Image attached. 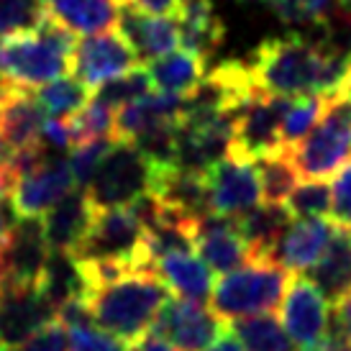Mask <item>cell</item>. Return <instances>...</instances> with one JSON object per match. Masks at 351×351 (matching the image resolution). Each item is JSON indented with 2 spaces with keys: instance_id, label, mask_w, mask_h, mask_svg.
Instances as JSON below:
<instances>
[{
  "instance_id": "obj_1",
  "label": "cell",
  "mask_w": 351,
  "mask_h": 351,
  "mask_svg": "<svg viewBox=\"0 0 351 351\" xmlns=\"http://www.w3.org/2000/svg\"><path fill=\"white\" fill-rule=\"evenodd\" d=\"M252 77L272 95H343L351 80V51H341L328 41H308L277 36L262 41L252 57Z\"/></svg>"
},
{
  "instance_id": "obj_2",
  "label": "cell",
  "mask_w": 351,
  "mask_h": 351,
  "mask_svg": "<svg viewBox=\"0 0 351 351\" xmlns=\"http://www.w3.org/2000/svg\"><path fill=\"white\" fill-rule=\"evenodd\" d=\"M169 298L167 285L149 269H131L123 277L88 295L93 321L121 341L136 343L154 323L159 308Z\"/></svg>"
},
{
  "instance_id": "obj_3",
  "label": "cell",
  "mask_w": 351,
  "mask_h": 351,
  "mask_svg": "<svg viewBox=\"0 0 351 351\" xmlns=\"http://www.w3.org/2000/svg\"><path fill=\"white\" fill-rule=\"evenodd\" d=\"M75 34L47 16L39 29L0 39V77L16 88L36 90L72 72Z\"/></svg>"
},
{
  "instance_id": "obj_4",
  "label": "cell",
  "mask_w": 351,
  "mask_h": 351,
  "mask_svg": "<svg viewBox=\"0 0 351 351\" xmlns=\"http://www.w3.org/2000/svg\"><path fill=\"white\" fill-rule=\"evenodd\" d=\"M293 282V272L272 259H254L239 267L234 272H226L213 285V311L223 321L272 313L282 302L287 287Z\"/></svg>"
},
{
  "instance_id": "obj_5",
  "label": "cell",
  "mask_w": 351,
  "mask_h": 351,
  "mask_svg": "<svg viewBox=\"0 0 351 351\" xmlns=\"http://www.w3.org/2000/svg\"><path fill=\"white\" fill-rule=\"evenodd\" d=\"M300 177L328 180L351 162V95L328 98L318 123L293 149H285Z\"/></svg>"
},
{
  "instance_id": "obj_6",
  "label": "cell",
  "mask_w": 351,
  "mask_h": 351,
  "mask_svg": "<svg viewBox=\"0 0 351 351\" xmlns=\"http://www.w3.org/2000/svg\"><path fill=\"white\" fill-rule=\"evenodd\" d=\"M152 177L154 165L144 156V152L128 138H116L108 154L100 159L95 175L90 177L85 193L95 210L118 208L134 203L138 195L152 190Z\"/></svg>"
},
{
  "instance_id": "obj_7",
  "label": "cell",
  "mask_w": 351,
  "mask_h": 351,
  "mask_svg": "<svg viewBox=\"0 0 351 351\" xmlns=\"http://www.w3.org/2000/svg\"><path fill=\"white\" fill-rule=\"evenodd\" d=\"M72 254L80 262L113 259V262H123L131 269L152 272V262L144 249V228L128 205L95 210L88 234Z\"/></svg>"
},
{
  "instance_id": "obj_8",
  "label": "cell",
  "mask_w": 351,
  "mask_h": 351,
  "mask_svg": "<svg viewBox=\"0 0 351 351\" xmlns=\"http://www.w3.org/2000/svg\"><path fill=\"white\" fill-rule=\"evenodd\" d=\"M293 98L290 95H272L262 88L254 90L239 108L234 147H231L228 156L256 162L262 156L282 154L285 147L282 136H280V123H282L285 110Z\"/></svg>"
},
{
  "instance_id": "obj_9",
  "label": "cell",
  "mask_w": 351,
  "mask_h": 351,
  "mask_svg": "<svg viewBox=\"0 0 351 351\" xmlns=\"http://www.w3.org/2000/svg\"><path fill=\"white\" fill-rule=\"evenodd\" d=\"M226 326L228 321H223L215 311H208L203 302L167 298L149 333L169 341L180 351H203L226 331Z\"/></svg>"
},
{
  "instance_id": "obj_10",
  "label": "cell",
  "mask_w": 351,
  "mask_h": 351,
  "mask_svg": "<svg viewBox=\"0 0 351 351\" xmlns=\"http://www.w3.org/2000/svg\"><path fill=\"white\" fill-rule=\"evenodd\" d=\"M57 318V308L39 285L3 282L0 287V351H16Z\"/></svg>"
},
{
  "instance_id": "obj_11",
  "label": "cell",
  "mask_w": 351,
  "mask_h": 351,
  "mask_svg": "<svg viewBox=\"0 0 351 351\" xmlns=\"http://www.w3.org/2000/svg\"><path fill=\"white\" fill-rule=\"evenodd\" d=\"M138 54L128 39L118 29L103 31L85 36L75 47V59H72V72L80 82H85L90 90L108 82V80L126 75L138 67Z\"/></svg>"
},
{
  "instance_id": "obj_12",
  "label": "cell",
  "mask_w": 351,
  "mask_h": 351,
  "mask_svg": "<svg viewBox=\"0 0 351 351\" xmlns=\"http://www.w3.org/2000/svg\"><path fill=\"white\" fill-rule=\"evenodd\" d=\"M210 210L221 215H244L262 200V187L254 162L226 156L205 172Z\"/></svg>"
},
{
  "instance_id": "obj_13",
  "label": "cell",
  "mask_w": 351,
  "mask_h": 351,
  "mask_svg": "<svg viewBox=\"0 0 351 351\" xmlns=\"http://www.w3.org/2000/svg\"><path fill=\"white\" fill-rule=\"evenodd\" d=\"M328 300L321 290L305 277L293 280L282 298V326L295 346L300 351L313 349L328 331Z\"/></svg>"
},
{
  "instance_id": "obj_14",
  "label": "cell",
  "mask_w": 351,
  "mask_h": 351,
  "mask_svg": "<svg viewBox=\"0 0 351 351\" xmlns=\"http://www.w3.org/2000/svg\"><path fill=\"white\" fill-rule=\"evenodd\" d=\"M75 185L69 162L62 154H49L39 167L21 175L13 185V205L21 215H44Z\"/></svg>"
},
{
  "instance_id": "obj_15",
  "label": "cell",
  "mask_w": 351,
  "mask_h": 351,
  "mask_svg": "<svg viewBox=\"0 0 351 351\" xmlns=\"http://www.w3.org/2000/svg\"><path fill=\"white\" fill-rule=\"evenodd\" d=\"M195 249L213 272H234L254 262L252 246L239 234L234 215L208 213L195 226Z\"/></svg>"
},
{
  "instance_id": "obj_16",
  "label": "cell",
  "mask_w": 351,
  "mask_h": 351,
  "mask_svg": "<svg viewBox=\"0 0 351 351\" xmlns=\"http://www.w3.org/2000/svg\"><path fill=\"white\" fill-rule=\"evenodd\" d=\"M47 256H49V244L44 236L41 215H21L3 244L5 282L39 285Z\"/></svg>"
},
{
  "instance_id": "obj_17",
  "label": "cell",
  "mask_w": 351,
  "mask_h": 351,
  "mask_svg": "<svg viewBox=\"0 0 351 351\" xmlns=\"http://www.w3.org/2000/svg\"><path fill=\"white\" fill-rule=\"evenodd\" d=\"M336 223L326 215L318 218H298L285 228V234L277 239V244L269 252V259L282 264L290 272H308L318 262L331 241Z\"/></svg>"
},
{
  "instance_id": "obj_18",
  "label": "cell",
  "mask_w": 351,
  "mask_h": 351,
  "mask_svg": "<svg viewBox=\"0 0 351 351\" xmlns=\"http://www.w3.org/2000/svg\"><path fill=\"white\" fill-rule=\"evenodd\" d=\"M118 31L128 39L141 62H154L180 47V26L169 16H154L134 5L118 8Z\"/></svg>"
},
{
  "instance_id": "obj_19",
  "label": "cell",
  "mask_w": 351,
  "mask_h": 351,
  "mask_svg": "<svg viewBox=\"0 0 351 351\" xmlns=\"http://www.w3.org/2000/svg\"><path fill=\"white\" fill-rule=\"evenodd\" d=\"M95 218V208L90 203L85 187L69 190L59 203H54L44 213V236L47 244L54 252H75L77 244L85 239L90 223Z\"/></svg>"
},
{
  "instance_id": "obj_20",
  "label": "cell",
  "mask_w": 351,
  "mask_h": 351,
  "mask_svg": "<svg viewBox=\"0 0 351 351\" xmlns=\"http://www.w3.org/2000/svg\"><path fill=\"white\" fill-rule=\"evenodd\" d=\"M152 193L162 197V203L185 213L193 221H200L210 210V197H208V182L203 172L185 169V167H154L152 177Z\"/></svg>"
},
{
  "instance_id": "obj_21",
  "label": "cell",
  "mask_w": 351,
  "mask_h": 351,
  "mask_svg": "<svg viewBox=\"0 0 351 351\" xmlns=\"http://www.w3.org/2000/svg\"><path fill=\"white\" fill-rule=\"evenodd\" d=\"M154 274L167 285V290L193 302H208L213 295V269L193 252L165 254L154 262Z\"/></svg>"
},
{
  "instance_id": "obj_22",
  "label": "cell",
  "mask_w": 351,
  "mask_h": 351,
  "mask_svg": "<svg viewBox=\"0 0 351 351\" xmlns=\"http://www.w3.org/2000/svg\"><path fill=\"white\" fill-rule=\"evenodd\" d=\"M47 113L36 100L34 90L8 85L0 98V131L16 149L31 147L39 141Z\"/></svg>"
},
{
  "instance_id": "obj_23",
  "label": "cell",
  "mask_w": 351,
  "mask_h": 351,
  "mask_svg": "<svg viewBox=\"0 0 351 351\" xmlns=\"http://www.w3.org/2000/svg\"><path fill=\"white\" fill-rule=\"evenodd\" d=\"M311 280L328 302H339L351 290V236L346 226H336L326 252L308 269Z\"/></svg>"
},
{
  "instance_id": "obj_24",
  "label": "cell",
  "mask_w": 351,
  "mask_h": 351,
  "mask_svg": "<svg viewBox=\"0 0 351 351\" xmlns=\"http://www.w3.org/2000/svg\"><path fill=\"white\" fill-rule=\"evenodd\" d=\"M177 21H180V44L185 49L195 51L205 62L223 44L226 26L215 16L210 0H182V10Z\"/></svg>"
},
{
  "instance_id": "obj_25",
  "label": "cell",
  "mask_w": 351,
  "mask_h": 351,
  "mask_svg": "<svg viewBox=\"0 0 351 351\" xmlns=\"http://www.w3.org/2000/svg\"><path fill=\"white\" fill-rule=\"evenodd\" d=\"M49 16L75 36H93L118 29L116 0H44Z\"/></svg>"
},
{
  "instance_id": "obj_26",
  "label": "cell",
  "mask_w": 351,
  "mask_h": 351,
  "mask_svg": "<svg viewBox=\"0 0 351 351\" xmlns=\"http://www.w3.org/2000/svg\"><path fill=\"white\" fill-rule=\"evenodd\" d=\"M293 218L295 215L287 210L285 203H264L254 205L252 210L239 215L236 226L246 244L252 246L254 259H269L272 246L285 234V228L293 223Z\"/></svg>"
},
{
  "instance_id": "obj_27",
  "label": "cell",
  "mask_w": 351,
  "mask_h": 351,
  "mask_svg": "<svg viewBox=\"0 0 351 351\" xmlns=\"http://www.w3.org/2000/svg\"><path fill=\"white\" fill-rule=\"evenodd\" d=\"M39 287L54 308L75 298H88L90 293L82 262L72 252H54V249H49L44 272L39 277Z\"/></svg>"
},
{
  "instance_id": "obj_28",
  "label": "cell",
  "mask_w": 351,
  "mask_h": 351,
  "mask_svg": "<svg viewBox=\"0 0 351 351\" xmlns=\"http://www.w3.org/2000/svg\"><path fill=\"white\" fill-rule=\"evenodd\" d=\"M147 64L149 77L156 88L180 93V95H190L208 75L205 59L190 49H175L165 57L154 59V62H147Z\"/></svg>"
},
{
  "instance_id": "obj_29",
  "label": "cell",
  "mask_w": 351,
  "mask_h": 351,
  "mask_svg": "<svg viewBox=\"0 0 351 351\" xmlns=\"http://www.w3.org/2000/svg\"><path fill=\"white\" fill-rule=\"evenodd\" d=\"M228 328L244 343L246 351H298L295 341L285 333L282 323L272 313H256L228 321Z\"/></svg>"
},
{
  "instance_id": "obj_30",
  "label": "cell",
  "mask_w": 351,
  "mask_h": 351,
  "mask_svg": "<svg viewBox=\"0 0 351 351\" xmlns=\"http://www.w3.org/2000/svg\"><path fill=\"white\" fill-rule=\"evenodd\" d=\"M259 187H262L264 203H287V197L293 195V190L300 182V172L293 165V159L287 152L274 156H262L254 162Z\"/></svg>"
},
{
  "instance_id": "obj_31",
  "label": "cell",
  "mask_w": 351,
  "mask_h": 351,
  "mask_svg": "<svg viewBox=\"0 0 351 351\" xmlns=\"http://www.w3.org/2000/svg\"><path fill=\"white\" fill-rule=\"evenodd\" d=\"M49 118H69L90 100V88L77 77H57L34 90Z\"/></svg>"
},
{
  "instance_id": "obj_32",
  "label": "cell",
  "mask_w": 351,
  "mask_h": 351,
  "mask_svg": "<svg viewBox=\"0 0 351 351\" xmlns=\"http://www.w3.org/2000/svg\"><path fill=\"white\" fill-rule=\"evenodd\" d=\"M328 98L311 93V95H295L290 100V106L285 110L282 123H280V136H282V147L293 149L298 141L308 136L313 131V126L318 123L323 108H326Z\"/></svg>"
},
{
  "instance_id": "obj_33",
  "label": "cell",
  "mask_w": 351,
  "mask_h": 351,
  "mask_svg": "<svg viewBox=\"0 0 351 351\" xmlns=\"http://www.w3.org/2000/svg\"><path fill=\"white\" fill-rule=\"evenodd\" d=\"M287 26H326L341 8V0H267Z\"/></svg>"
},
{
  "instance_id": "obj_34",
  "label": "cell",
  "mask_w": 351,
  "mask_h": 351,
  "mask_svg": "<svg viewBox=\"0 0 351 351\" xmlns=\"http://www.w3.org/2000/svg\"><path fill=\"white\" fill-rule=\"evenodd\" d=\"M152 77H149V69H131L126 75H118V77L108 80L103 85L95 88V100L106 103L110 108H123L134 100L144 98L147 93H152Z\"/></svg>"
},
{
  "instance_id": "obj_35",
  "label": "cell",
  "mask_w": 351,
  "mask_h": 351,
  "mask_svg": "<svg viewBox=\"0 0 351 351\" xmlns=\"http://www.w3.org/2000/svg\"><path fill=\"white\" fill-rule=\"evenodd\" d=\"M47 16L44 0H0V39L39 29Z\"/></svg>"
},
{
  "instance_id": "obj_36",
  "label": "cell",
  "mask_w": 351,
  "mask_h": 351,
  "mask_svg": "<svg viewBox=\"0 0 351 351\" xmlns=\"http://www.w3.org/2000/svg\"><path fill=\"white\" fill-rule=\"evenodd\" d=\"M69 126L75 134V144L88 141V138H100V136H116V113L113 108L100 103V100H88L85 106L80 108L77 113L69 116Z\"/></svg>"
},
{
  "instance_id": "obj_37",
  "label": "cell",
  "mask_w": 351,
  "mask_h": 351,
  "mask_svg": "<svg viewBox=\"0 0 351 351\" xmlns=\"http://www.w3.org/2000/svg\"><path fill=\"white\" fill-rule=\"evenodd\" d=\"M331 200L333 190L326 180H305V182H298L285 205L295 218H318V215L331 213Z\"/></svg>"
},
{
  "instance_id": "obj_38",
  "label": "cell",
  "mask_w": 351,
  "mask_h": 351,
  "mask_svg": "<svg viewBox=\"0 0 351 351\" xmlns=\"http://www.w3.org/2000/svg\"><path fill=\"white\" fill-rule=\"evenodd\" d=\"M116 136H100V138H88V141H80L69 152V169L75 177V185L88 187L90 177L95 175L100 159L108 154V149L113 147Z\"/></svg>"
},
{
  "instance_id": "obj_39",
  "label": "cell",
  "mask_w": 351,
  "mask_h": 351,
  "mask_svg": "<svg viewBox=\"0 0 351 351\" xmlns=\"http://www.w3.org/2000/svg\"><path fill=\"white\" fill-rule=\"evenodd\" d=\"M67 333H69L67 351H128L126 343L121 341V339H116L113 333L98 328L95 323L67 328Z\"/></svg>"
},
{
  "instance_id": "obj_40",
  "label": "cell",
  "mask_w": 351,
  "mask_h": 351,
  "mask_svg": "<svg viewBox=\"0 0 351 351\" xmlns=\"http://www.w3.org/2000/svg\"><path fill=\"white\" fill-rule=\"evenodd\" d=\"M331 190H333L331 221L336 226H349L351 223V162L336 175Z\"/></svg>"
},
{
  "instance_id": "obj_41",
  "label": "cell",
  "mask_w": 351,
  "mask_h": 351,
  "mask_svg": "<svg viewBox=\"0 0 351 351\" xmlns=\"http://www.w3.org/2000/svg\"><path fill=\"white\" fill-rule=\"evenodd\" d=\"M39 141L49 149L51 154H64L75 147V134L69 126V118H47L41 126Z\"/></svg>"
},
{
  "instance_id": "obj_42",
  "label": "cell",
  "mask_w": 351,
  "mask_h": 351,
  "mask_svg": "<svg viewBox=\"0 0 351 351\" xmlns=\"http://www.w3.org/2000/svg\"><path fill=\"white\" fill-rule=\"evenodd\" d=\"M69 346V333L62 323L54 318L51 323H47L44 328L31 336L29 341L19 346L16 351H67Z\"/></svg>"
},
{
  "instance_id": "obj_43",
  "label": "cell",
  "mask_w": 351,
  "mask_h": 351,
  "mask_svg": "<svg viewBox=\"0 0 351 351\" xmlns=\"http://www.w3.org/2000/svg\"><path fill=\"white\" fill-rule=\"evenodd\" d=\"M305 351H351V341L349 336H346V331L341 328V323L336 321V318H331L326 336L313 349H305Z\"/></svg>"
},
{
  "instance_id": "obj_44",
  "label": "cell",
  "mask_w": 351,
  "mask_h": 351,
  "mask_svg": "<svg viewBox=\"0 0 351 351\" xmlns=\"http://www.w3.org/2000/svg\"><path fill=\"white\" fill-rule=\"evenodd\" d=\"M126 5H134V8L154 13V16H172V19H177L180 10H182V0H126Z\"/></svg>"
},
{
  "instance_id": "obj_45",
  "label": "cell",
  "mask_w": 351,
  "mask_h": 351,
  "mask_svg": "<svg viewBox=\"0 0 351 351\" xmlns=\"http://www.w3.org/2000/svg\"><path fill=\"white\" fill-rule=\"evenodd\" d=\"M21 213L16 210V205H13V197H0V246L5 244V239L10 236L13 231V226L19 223Z\"/></svg>"
},
{
  "instance_id": "obj_46",
  "label": "cell",
  "mask_w": 351,
  "mask_h": 351,
  "mask_svg": "<svg viewBox=\"0 0 351 351\" xmlns=\"http://www.w3.org/2000/svg\"><path fill=\"white\" fill-rule=\"evenodd\" d=\"M203 351H246V349H244V343L236 339V333L226 326V331L221 333L210 346H205Z\"/></svg>"
},
{
  "instance_id": "obj_47",
  "label": "cell",
  "mask_w": 351,
  "mask_h": 351,
  "mask_svg": "<svg viewBox=\"0 0 351 351\" xmlns=\"http://www.w3.org/2000/svg\"><path fill=\"white\" fill-rule=\"evenodd\" d=\"M128 351H180V349H175L172 343L165 341V339H159V336H154V333H147L144 339H138Z\"/></svg>"
},
{
  "instance_id": "obj_48",
  "label": "cell",
  "mask_w": 351,
  "mask_h": 351,
  "mask_svg": "<svg viewBox=\"0 0 351 351\" xmlns=\"http://www.w3.org/2000/svg\"><path fill=\"white\" fill-rule=\"evenodd\" d=\"M333 318L341 323V328L346 331V336H349V341H351V290L343 295L341 300L336 302V313H333Z\"/></svg>"
},
{
  "instance_id": "obj_49",
  "label": "cell",
  "mask_w": 351,
  "mask_h": 351,
  "mask_svg": "<svg viewBox=\"0 0 351 351\" xmlns=\"http://www.w3.org/2000/svg\"><path fill=\"white\" fill-rule=\"evenodd\" d=\"M13 156H16V147H13L8 138L3 136V131H0V172L8 169L10 162H13Z\"/></svg>"
},
{
  "instance_id": "obj_50",
  "label": "cell",
  "mask_w": 351,
  "mask_h": 351,
  "mask_svg": "<svg viewBox=\"0 0 351 351\" xmlns=\"http://www.w3.org/2000/svg\"><path fill=\"white\" fill-rule=\"evenodd\" d=\"M13 185H16V177L10 169H3L0 172V197H8L13 193Z\"/></svg>"
},
{
  "instance_id": "obj_51",
  "label": "cell",
  "mask_w": 351,
  "mask_h": 351,
  "mask_svg": "<svg viewBox=\"0 0 351 351\" xmlns=\"http://www.w3.org/2000/svg\"><path fill=\"white\" fill-rule=\"evenodd\" d=\"M5 282V262H3V246H0V287Z\"/></svg>"
},
{
  "instance_id": "obj_52",
  "label": "cell",
  "mask_w": 351,
  "mask_h": 351,
  "mask_svg": "<svg viewBox=\"0 0 351 351\" xmlns=\"http://www.w3.org/2000/svg\"><path fill=\"white\" fill-rule=\"evenodd\" d=\"M10 82H5V80L0 77V98H3V93H5V88H8Z\"/></svg>"
},
{
  "instance_id": "obj_53",
  "label": "cell",
  "mask_w": 351,
  "mask_h": 351,
  "mask_svg": "<svg viewBox=\"0 0 351 351\" xmlns=\"http://www.w3.org/2000/svg\"><path fill=\"white\" fill-rule=\"evenodd\" d=\"M116 5L121 8V5H126V0H116Z\"/></svg>"
},
{
  "instance_id": "obj_54",
  "label": "cell",
  "mask_w": 351,
  "mask_h": 351,
  "mask_svg": "<svg viewBox=\"0 0 351 351\" xmlns=\"http://www.w3.org/2000/svg\"><path fill=\"white\" fill-rule=\"evenodd\" d=\"M346 93H349V95H351V80H349V88H346Z\"/></svg>"
},
{
  "instance_id": "obj_55",
  "label": "cell",
  "mask_w": 351,
  "mask_h": 351,
  "mask_svg": "<svg viewBox=\"0 0 351 351\" xmlns=\"http://www.w3.org/2000/svg\"><path fill=\"white\" fill-rule=\"evenodd\" d=\"M346 228H349V236H351V223H349V226H346Z\"/></svg>"
}]
</instances>
